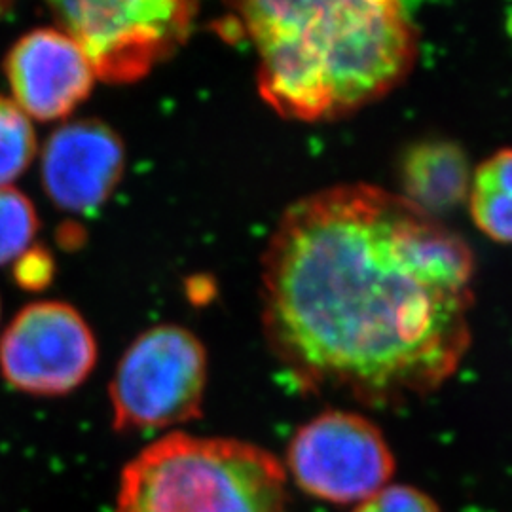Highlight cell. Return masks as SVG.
Instances as JSON below:
<instances>
[{"label": "cell", "mask_w": 512, "mask_h": 512, "mask_svg": "<svg viewBox=\"0 0 512 512\" xmlns=\"http://www.w3.org/2000/svg\"><path fill=\"white\" fill-rule=\"evenodd\" d=\"M475 256L378 186L293 203L262 258V327L298 387L397 406L446 384L471 346Z\"/></svg>", "instance_id": "6da1fadb"}, {"label": "cell", "mask_w": 512, "mask_h": 512, "mask_svg": "<svg viewBox=\"0 0 512 512\" xmlns=\"http://www.w3.org/2000/svg\"><path fill=\"white\" fill-rule=\"evenodd\" d=\"M258 55L264 103L332 122L399 88L418 59L410 0H224Z\"/></svg>", "instance_id": "7a4b0ae2"}, {"label": "cell", "mask_w": 512, "mask_h": 512, "mask_svg": "<svg viewBox=\"0 0 512 512\" xmlns=\"http://www.w3.org/2000/svg\"><path fill=\"white\" fill-rule=\"evenodd\" d=\"M114 512H289L287 471L251 442L169 433L128 461Z\"/></svg>", "instance_id": "3957f363"}, {"label": "cell", "mask_w": 512, "mask_h": 512, "mask_svg": "<svg viewBox=\"0 0 512 512\" xmlns=\"http://www.w3.org/2000/svg\"><path fill=\"white\" fill-rule=\"evenodd\" d=\"M207 382V349L192 330L150 327L129 344L110 380L112 429L137 435L200 420Z\"/></svg>", "instance_id": "277c9868"}, {"label": "cell", "mask_w": 512, "mask_h": 512, "mask_svg": "<svg viewBox=\"0 0 512 512\" xmlns=\"http://www.w3.org/2000/svg\"><path fill=\"white\" fill-rule=\"evenodd\" d=\"M84 48L97 78L129 84L175 54L190 35L200 0H44Z\"/></svg>", "instance_id": "5b68a950"}, {"label": "cell", "mask_w": 512, "mask_h": 512, "mask_svg": "<svg viewBox=\"0 0 512 512\" xmlns=\"http://www.w3.org/2000/svg\"><path fill=\"white\" fill-rule=\"evenodd\" d=\"M294 484L332 505L361 503L387 486L395 456L376 423L344 410H327L298 427L287 448Z\"/></svg>", "instance_id": "8992f818"}, {"label": "cell", "mask_w": 512, "mask_h": 512, "mask_svg": "<svg viewBox=\"0 0 512 512\" xmlns=\"http://www.w3.org/2000/svg\"><path fill=\"white\" fill-rule=\"evenodd\" d=\"M99 349L90 323L67 302L19 310L0 338V374L29 397H65L92 376Z\"/></svg>", "instance_id": "52a82bcc"}, {"label": "cell", "mask_w": 512, "mask_h": 512, "mask_svg": "<svg viewBox=\"0 0 512 512\" xmlns=\"http://www.w3.org/2000/svg\"><path fill=\"white\" fill-rule=\"evenodd\" d=\"M4 71L12 101L40 122L69 116L88 99L97 78L84 48L59 27H40L19 38Z\"/></svg>", "instance_id": "ba28073f"}, {"label": "cell", "mask_w": 512, "mask_h": 512, "mask_svg": "<svg viewBox=\"0 0 512 512\" xmlns=\"http://www.w3.org/2000/svg\"><path fill=\"white\" fill-rule=\"evenodd\" d=\"M126 167L124 143L99 120L55 129L42 148L40 175L50 200L65 211L90 213L109 200Z\"/></svg>", "instance_id": "9c48e42d"}, {"label": "cell", "mask_w": 512, "mask_h": 512, "mask_svg": "<svg viewBox=\"0 0 512 512\" xmlns=\"http://www.w3.org/2000/svg\"><path fill=\"white\" fill-rule=\"evenodd\" d=\"M404 200L429 217L446 215L469 198L471 165L454 141L427 139L406 148L399 165Z\"/></svg>", "instance_id": "30bf717a"}, {"label": "cell", "mask_w": 512, "mask_h": 512, "mask_svg": "<svg viewBox=\"0 0 512 512\" xmlns=\"http://www.w3.org/2000/svg\"><path fill=\"white\" fill-rule=\"evenodd\" d=\"M476 228L497 243H512V148L495 152L476 169L469 188Z\"/></svg>", "instance_id": "8fae6325"}, {"label": "cell", "mask_w": 512, "mask_h": 512, "mask_svg": "<svg viewBox=\"0 0 512 512\" xmlns=\"http://www.w3.org/2000/svg\"><path fill=\"white\" fill-rule=\"evenodd\" d=\"M37 156V135L31 118L0 95V186H10Z\"/></svg>", "instance_id": "7c38bea8"}, {"label": "cell", "mask_w": 512, "mask_h": 512, "mask_svg": "<svg viewBox=\"0 0 512 512\" xmlns=\"http://www.w3.org/2000/svg\"><path fill=\"white\" fill-rule=\"evenodd\" d=\"M38 232L33 202L12 186H0V266L25 255Z\"/></svg>", "instance_id": "4fadbf2b"}, {"label": "cell", "mask_w": 512, "mask_h": 512, "mask_svg": "<svg viewBox=\"0 0 512 512\" xmlns=\"http://www.w3.org/2000/svg\"><path fill=\"white\" fill-rule=\"evenodd\" d=\"M353 512H442L431 495L412 486H385L361 501Z\"/></svg>", "instance_id": "5bb4252c"}, {"label": "cell", "mask_w": 512, "mask_h": 512, "mask_svg": "<svg viewBox=\"0 0 512 512\" xmlns=\"http://www.w3.org/2000/svg\"><path fill=\"white\" fill-rule=\"evenodd\" d=\"M18 270H16V279L23 289L38 291L44 289L54 275V262L52 256L38 249H29L27 253L18 258Z\"/></svg>", "instance_id": "9a60e30c"}]
</instances>
